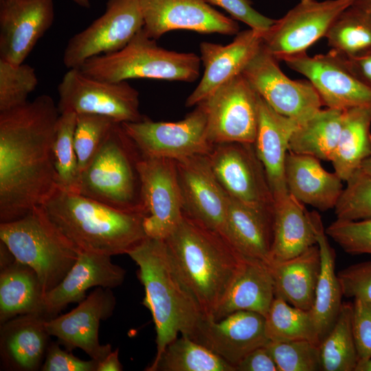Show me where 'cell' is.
Wrapping results in <instances>:
<instances>
[{
  "instance_id": "9f6ffc18",
  "label": "cell",
  "mask_w": 371,
  "mask_h": 371,
  "mask_svg": "<svg viewBox=\"0 0 371 371\" xmlns=\"http://www.w3.org/2000/svg\"><path fill=\"white\" fill-rule=\"evenodd\" d=\"M78 5L84 8H89L91 7V0H72Z\"/></svg>"
},
{
  "instance_id": "816d5d0a",
  "label": "cell",
  "mask_w": 371,
  "mask_h": 371,
  "mask_svg": "<svg viewBox=\"0 0 371 371\" xmlns=\"http://www.w3.org/2000/svg\"><path fill=\"white\" fill-rule=\"evenodd\" d=\"M123 367L119 359V348L112 350L98 363L97 371H121Z\"/></svg>"
},
{
  "instance_id": "cb8c5ba5",
  "label": "cell",
  "mask_w": 371,
  "mask_h": 371,
  "mask_svg": "<svg viewBox=\"0 0 371 371\" xmlns=\"http://www.w3.org/2000/svg\"><path fill=\"white\" fill-rule=\"evenodd\" d=\"M41 313L16 316L0 325L1 368L12 371L41 370L50 342Z\"/></svg>"
},
{
  "instance_id": "5b68a950",
  "label": "cell",
  "mask_w": 371,
  "mask_h": 371,
  "mask_svg": "<svg viewBox=\"0 0 371 371\" xmlns=\"http://www.w3.org/2000/svg\"><path fill=\"white\" fill-rule=\"evenodd\" d=\"M0 241L16 260L36 272L44 295L64 278L80 252L41 205L21 218L1 223Z\"/></svg>"
},
{
  "instance_id": "2e32d148",
  "label": "cell",
  "mask_w": 371,
  "mask_h": 371,
  "mask_svg": "<svg viewBox=\"0 0 371 371\" xmlns=\"http://www.w3.org/2000/svg\"><path fill=\"white\" fill-rule=\"evenodd\" d=\"M281 60L311 82L327 108L344 111L371 107V88L335 52L330 50L314 56L305 52L284 57Z\"/></svg>"
},
{
  "instance_id": "836d02e7",
  "label": "cell",
  "mask_w": 371,
  "mask_h": 371,
  "mask_svg": "<svg viewBox=\"0 0 371 371\" xmlns=\"http://www.w3.org/2000/svg\"><path fill=\"white\" fill-rule=\"evenodd\" d=\"M343 110L321 109L299 124L289 142V151L331 161L338 143Z\"/></svg>"
},
{
  "instance_id": "7dc6e473",
  "label": "cell",
  "mask_w": 371,
  "mask_h": 371,
  "mask_svg": "<svg viewBox=\"0 0 371 371\" xmlns=\"http://www.w3.org/2000/svg\"><path fill=\"white\" fill-rule=\"evenodd\" d=\"M210 5L218 6L234 19L247 24L251 29L265 33L275 23L276 19L265 16L251 5L249 0H205Z\"/></svg>"
},
{
  "instance_id": "4316f807",
  "label": "cell",
  "mask_w": 371,
  "mask_h": 371,
  "mask_svg": "<svg viewBox=\"0 0 371 371\" xmlns=\"http://www.w3.org/2000/svg\"><path fill=\"white\" fill-rule=\"evenodd\" d=\"M274 298L270 265L244 257L213 319L219 320L240 311L255 312L265 317Z\"/></svg>"
},
{
  "instance_id": "52a82bcc",
  "label": "cell",
  "mask_w": 371,
  "mask_h": 371,
  "mask_svg": "<svg viewBox=\"0 0 371 371\" xmlns=\"http://www.w3.org/2000/svg\"><path fill=\"white\" fill-rule=\"evenodd\" d=\"M200 63L194 53L158 45L142 28L120 50L91 58L79 69L90 77L110 82L133 78L193 82L199 76Z\"/></svg>"
},
{
  "instance_id": "f1b7e54d",
  "label": "cell",
  "mask_w": 371,
  "mask_h": 371,
  "mask_svg": "<svg viewBox=\"0 0 371 371\" xmlns=\"http://www.w3.org/2000/svg\"><path fill=\"white\" fill-rule=\"evenodd\" d=\"M272 228L269 263L295 257L317 244L310 212L289 193L275 201Z\"/></svg>"
},
{
  "instance_id": "74e56055",
  "label": "cell",
  "mask_w": 371,
  "mask_h": 371,
  "mask_svg": "<svg viewBox=\"0 0 371 371\" xmlns=\"http://www.w3.org/2000/svg\"><path fill=\"white\" fill-rule=\"evenodd\" d=\"M265 317L270 341L305 340L319 345L320 339L310 311L295 307L275 297Z\"/></svg>"
},
{
  "instance_id": "d4e9b609",
  "label": "cell",
  "mask_w": 371,
  "mask_h": 371,
  "mask_svg": "<svg viewBox=\"0 0 371 371\" xmlns=\"http://www.w3.org/2000/svg\"><path fill=\"white\" fill-rule=\"evenodd\" d=\"M298 126L295 120L275 111L258 95V127L254 145L275 201L289 194L284 164L291 137Z\"/></svg>"
},
{
  "instance_id": "f35d334b",
  "label": "cell",
  "mask_w": 371,
  "mask_h": 371,
  "mask_svg": "<svg viewBox=\"0 0 371 371\" xmlns=\"http://www.w3.org/2000/svg\"><path fill=\"white\" fill-rule=\"evenodd\" d=\"M77 114L60 113L52 145V156L58 188L78 193L80 170L74 146Z\"/></svg>"
},
{
  "instance_id": "bcb514c9",
  "label": "cell",
  "mask_w": 371,
  "mask_h": 371,
  "mask_svg": "<svg viewBox=\"0 0 371 371\" xmlns=\"http://www.w3.org/2000/svg\"><path fill=\"white\" fill-rule=\"evenodd\" d=\"M352 333L359 362L371 358V302L355 299L352 313ZM358 362V363H359Z\"/></svg>"
},
{
  "instance_id": "9c48e42d",
  "label": "cell",
  "mask_w": 371,
  "mask_h": 371,
  "mask_svg": "<svg viewBox=\"0 0 371 371\" xmlns=\"http://www.w3.org/2000/svg\"><path fill=\"white\" fill-rule=\"evenodd\" d=\"M177 122H153L146 117L121 123L139 154L174 160L207 155L213 148L207 138V113L203 102Z\"/></svg>"
},
{
  "instance_id": "5bb4252c",
  "label": "cell",
  "mask_w": 371,
  "mask_h": 371,
  "mask_svg": "<svg viewBox=\"0 0 371 371\" xmlns=\"http://www.w3.org/2000/svg\"><path fill=\"white\" fill-rule=\"evenodd\" d=\"M355 0H300L262 35V45L278 60L306 52Z\"/></svg>"
},
{
  "instance_id": "ab89813d",
  "label": "cell",
  "mask_w": 371,
  "mask_h": 371,
  "mask_svg": "<svg viewBox=\"0 0 371 371\" xmlns=\"http://www.w3.org/2000/svg\"><path fill=\"white\" fill-rule=\"evenodd\" d=\"M35 69L25 64H13L0 58V112L11 110L27 102L38 85Z\"/></svg>"
},
{
  "instance_id": "7bdbcfd3",
  "label": "cell",
  "mask_w": 371,
  "mask_h": 371,
  "mask_svg": "<svg viewBox=\"0 0 371 371\" xmlns=\"http://www.w3.org/2000/svg\"><path fill=\"white\" fill-rule=\"evenodd\" d=\"M346 183L334 208L337 218L347 221L371 218V175L357 171Z\"/></svg>"
},
{
  "instance_id": "277c9868",
  "label": "cell",
  "mask_w": 371,
  "mask_h": 371,
  "mask_svg": "<svg viewBox=\"0 0 371 371\" xmlns=\"http://www.w3.org/2000/svg\"><path fill=\"white\" fill-rule=\"evenodd\" d=\"M41 206L80 251L110 256L127 254L147 237L143 212L117 210L58 188Z\"/></svg>"
},
{
  "instance_id": "60d3db41",
  "label": "cell",
  "mask_w": 371,
  "mask_h": 371,
  "mask_svg": "<svg viewBox=\"0 0 371 371\" xmlns=\"http://www.w3.org/2000/svg\"><path fill=\"white\" fill-rule=\"evenodd\" d=\"M117 122L100 115L77 114L74 146L81 172L100 148L113 125Z\"/></svg>"
},
{
  "instance_id": "11a10c76",
  "label": "cell",
  "mask_w": 371,
  "mask_h": 371,
  "mask_svg": "<svg viewBox=\"0 0 371 371\" xmlns=\"http://www.w3.org/2000/svg\"><path fill=\"white\" fill-rule=\"evenodd\" d=\"M355 371H371V358L366 361H359Z\"/></svg>"
},
{
  "instance_id": "db71d44e",
  "label": "cell",
  "mask_w": 371,
  "mask_h": 371,
  "mask_svg": "<svg viewBox=\"0 0 371 371\" xmlns=\"http://www.w3.org/2000/svg\"><path fill=\"white\" fill-rule=\"evenodd\" d=\"M357 171L365 175H371V156L367 158L361 164L359 168Z\"/></svg>"
},
{
  "instance_id": "e0dca14e",
  "label": "cell",
  "mask_w": 371,
  "mask_h": 371,
  "mask_svg": "<svg viewBox=\"0 0 371 371\" xmlns=\"http://www.w3.org/2000/svg\"><path fill=\"white\" fill-rule=\"evenodd\" d=\"M115 304L111 289L96 287L71 311L47 320L46 329L67 350L80 348L99 363L112 351L110 344L100 343L99 326L113 315Z\"/></svg>"
},
{
  "instance_id": "f546056e",
  "label": "cell",
  "mask_w": 371,
  "mask_h": 371,
  "mask_svg": "<svg viewBox=\"0 0 371 371\" xmlns=\"http://www.w3.org/2000/svg\"><path fill=\"white\" fill-rule=\"evenodd\" d=\"M274 282L275 297L291 305L310 311L313 305L321 267L316 244L300 255L269 263Z\"/></svg>"
},
{
  "instance_id": "681fc988",
  "label": "cell",
  "mask_w": 371,
  "mask_h": 371,
  "mask_svg": "<svg viewBox=\"0 0 371 371\" xmlns=\"http://www.w3.org/2000/svg\"><path fill=\"white\" fill-rule=\"evenodd\" d=\"M236 371H278L267 346L256 348L236 366Z\"/></svg>"
},
{
  "instance_id": "7a4b0ae2",
  "label": "cell",
  "mask_w": 371,
  "mask_h": 371,
  "mask_svg": "<svg viewBox=\"0 0 371 371\" xmlns=\"http://www.w3.org/2000/svg\"><path fill=\"white\" fill-rule=\"evenodd\" d=\"M165 241L177 271L204 317L213 319L244 256L219 233L184 212Z\"/></svg>"
},
{
  "instance_id": "8992f818",
  "label": "cell",
  "mask_w": 371,
  "mask_h": 371,
  "mask_svg": "<svg viewBox=\"0 0 371 371\" xmlns=\"http://www.w3.org/2000/svg\"><path fill=\"white\" fill-rule=\"evenodd\" d=\"M139 155L121 123L115 122L81 172L78 193L117 210L146 214L136 164Z\"/></svg>"
},
{
  "instance_id": "f907efd6",
  "label": "cell",
  "mask_w": 371,
  "mask_h": 371,
  "mask_svg": "<svg viewBox=\"0 0 371 371\" xmlns=\"http://www.w3.org/2000/svg\"><path fill=\"white\" fill-rule=\"evenodd\" d=\"M340 56L347 67L371 88V52L355 56Z\"/></svg>"
},
{
  "instance_id": "ba28073f",
  "label": "cell",
  "mask_w": 371,
  "mask_h": 371,
  "mask_svg": "<svg viewBox=\"0 0 371 371\" xmlns=\"http://www.w3.org/2000/svg\"><path fill=\"white\" fill-rule=\"evenodd\" d=\"M60 113L104 115L120 123L142 120L138 91L127 81L110 82L69 69L58 85Z\"/></svg>"
},
{
  "instance_id": "1f68e13d",
  "label": "cell",
  "mask_w": 371,
  "mask_h": 371,
  "mask_svg": "<svg viewBox=\"0 0 371 371\" xmlns=\"http://www.w3.org/2000/svg\"><path fill=\"white\" fill-rule=\"evenodd\" d=\"M43 291L36 272L14 259L1 267L0 324L16 316L43 313Z\"/></svg>"
},
{
  "instance_id": "603a6c76",
  "label": "cell",
  "mask_w": 371,
  "mask_h": 371,
  "mask_svg": "<svg viewBox=\"0 0 371 371\" xmlns=\"http://www.w3.org/2000/svg\"><path fill=\"white\" fill-rule=\"evenodd\" d=\"M263 33L252 29L239 32L228 45L210 42L200 44L203 75L188 97L186 106L201 103L216 89L241 74L262 45Z\"/></svg>"
},
{
  "instance_id": "83f0119b",
  "label": "cell",
  "mask_w": 371,
  "mask_h": 371,
  "mask_svg": "<svg viewBox=\"0 0 371 371\" xmlns=\"http://www.w3.org/2000/svg\"><path fill=\"white\" fill-rule=\"evenodd\" d=\"M273 212L258 209L229 196L223 236L243 256L269 263Z\"/></svg>"
},
{
  "instance_id": "484cf974",
  "label": "cell",
  "mask_w": 371,
  "mask_h": 371,
  "mask_svg": "<svg viewBox=\"0 0 371 371\" xmlns=\"http://www.w3.org/2000/svg\"><path fill=\"white\" fill-rule=\"evenodd\" d=\"M284 177L289 193L320 211L334 209L342 194V179L326 170L315 157L288 152Z\"/></svg>"
},
{
  "instance_id": "d6a6232c",
  "label": "cell",
  "mask_w": 371,
  "mask_h": 371,
  "mask_svg": "<svg viewBox=\"0 0 371 371\" xmlns=\"http://www.w3.org/2000/svg\"><path fill=\"white\" fill-rule=\"evenodd\" d=\"M371 156V107L344 110L337 148L331 159L335 172L347 181Z\"/></svg>"
},
{
  "instance_id": "3957f363",
  "label": "cell",
  "mask_w": 371,
  "mask_h": 371,
  "mask_svg": "<svg viewBox=\"0 0 371 371\" xmlns=\"http://www.w3.org/2000/svg\"><path fill=\"white\" fill-rule=\"evenodd\" d=\"M127 255L138 266L145 292L142 304L155 324L156 360L179 334L190 337L204 315L177 271L165 240L146 237Z\"/></svg>"
},
{
  "instance_id": "4dcf8cb0",
  "label": "cell",
  "mask_w": 371,
  "mask_h": 371,
  "mask_svg": "<svg viewBox=\"0 0 371 371\" xmlns=\"http://www.w3.org/2000/svg\"><path fill=\"white\" fill-rule=\"evenodd\" d=\"M310 213L321 258L314 303L310 311L321 342L336 321L342 304L343 293L335 273V251L328 242L320 215L316 211Z\"/></svg>"
},
{
  "instance_id": "ffe728a7",
  "label": "cell",
  "mask_w": 371,
  "mask_h": 371,
  "mask_svg": "<svg viewBox=\"0 0 371 371\" xmlns=\"http://www.w3.org/2000/svg\"><path fill=\"white\" fill-rule=\"evenodd\" d=\"M54 19V0H0V58L23 63Z\"/></svg>"
},
{
  "instance_id": "d6986e66",
  "label": "cell",
  "mask_w": 371,
  "mask_h": 371,
  "mask_svg": "<svg viewBox=\"0 0 371 371\" xmlns=\"http://www.w3.org/2000/svg\"><path fill=\"white\" fill-rule=\"evenodd\" d=\"M183 212L223 236L229 195L212 168L207 155L175 160Z\"/></svg>"
},
{
  "instance_id": "9a60e30c",
  "label": "cell",
  "mask_w": 371,
  "mask_h": 371,
  "mask_svg": "<svg viewBox=\"0 0 371 371\" xmlns=\"http://www.w3.org/2000/svg\"><path fill=\"white\" fill-rule=\"evenodd\" d=\"M207 156L229 196L258 209L273 211L275 200L254 144H214Z\"/></svg>"
},
{
  "instance_id": "6da1fadb",
  "label": "cell",
  "mask_w": 371,
  "mask_h": 371,
  "mask_svg": "<svg viewBox=\"0 0 371 371\" xmlns=\"http://www.w3.org/2000/svg\"><path fill=\"white\" fill-rule=\"evenodd\" d=\"M60 115L49 95L0 112V221L42 205L58 188L52 145Z\"/></svg>"
},
{
  "instance_id": "f6af8a7d",
  "label": "cell",
  "mask_w": 371,
  "mask_h": 371,
  "mask_svg": "<svg viewBox=\"0 0 371 371\" xmlns=\"http://www.w3.org/2000/svg\"><path fill=\"white\" fill-rule=\"evenodd\" d=\"M337 276L343 296L371 302V261L350 265Z\"/></svg>"
},
{
  "instance_id": "e575fe53",
  "label": "cell",
  "mask_w": 371,
  "mask_h": 371,
  "mask_svg": "<svg viewBox=\"0 0 371 371\" xmlns=\"http://www.w3.org/2000/svg\"><path fill=\"white\" fill-rule=\"evenodd\" d=\"M147 371H236L216 353L187 335L171 341Z\"/></svg>"
},
{
  "instance_id": "8fae6325",
  "label": "cell",
  "mask_w": 371,
  "mask_h": 371,
  "mask_svg": "<svg viewBox=\"0 0 371 371\" xmlns=\"http://www.w3.org/2000/svg\"><path fill=\"white\" fill-rule=\"evenodd\" d=\"M137 169L146 212L147 237L165 240L183 216V204L175 160L139 155Z\"/></svg>"
},
{
  "instance_id": "b9f144b4",
  "label": "cell",
  "mask_w": 371,
  "mask_h": 371,
  "mask_svg": "<svg viewBox=\"0 0 371 371\" xmlns=\"http://www.w3.org/2000/svg\"><path fill=\"white\" fill-rule=\"evenodd\" d=\"M278 371L321 370L319 346L305 340L269 341L267 345Z\"/></svg>"
},
{
  "instance_id": "44dd1931",
  "label": "cell",
  "mask_w": 371,
  "mask_h": 371,
  "mask_svg": "<svg viewBox=\"0 0 371 371\" xmlns=\"http://www.w3.org/2000/svg\"><path fill=\"white\" fill-rule=\"evenodd\" d=\"M190 338L235 368L249 352L270 341L265 331V317L247 311L232 313L219 320L204 317Z\"/></svg>"
},
{
  "instance_id": "f5cc1de1",
  "label": "cell",
  "mask_w": 371,
  "mask_h": 371,
  "mask_svg": "<svg viewBox=\"0 0 371 371\" xmlns=\"http://www.w3.org/2000/svg\"><path fill=\"white\" fill-rule=\"evenodd\" d=\"M352 5L371 14V0H355Z\"/></svg>"
},
{
  "instance_id": "7402d4cb",
  "label": "cell",
  "mask_w": 371,
  "mask_h": 371,
  "mask_svg": "<svg viewBox=\"0 0 371 371\" xmlns=\"http://www.w3.org/2000/svg\"><path fill=\"white\" fill-rule=\"evenodd\" d=\"M111 256L80 251L78 258L64 278L44 295L43 313L49 319L72 303L86 298L92 287L113 289L124 281L126 271L111 261Z\"/></svg>"
},
{
  "instance_id": "ee69618b",
  "label": "cell",
  "mask_w": 371,
  "mask_h": 371,
  "mask_svg": "<svg viewBox=\"0 0 371 371\" xmlns=\"http://www.w3.org/2000/svg\"><path fill=\"white\" fill-rule=\"evenodd\" d=\"M328 236L352 255H371V218L336 219L325 229Z\"/></svg>"
},
{
  "instance_id": "8d00e7d4",
  "label": "cell",
  "mask_w": 371,
  "mask_h": 371,
  "mask_svg": "<svg viewBox=\"0 0 371 371\" xmlns=\"http://www.w3.org/2000/svg\"><path fill=\"white\" fill-rule=\"evenodd\" d=\"M325 37L330 50L344 56L371 52V14L352 5L337 17Z\"/></svg>"
},
{
  "instance_id": "ac0fdd59",
  "label": "cell",
  "mask_w": 371,
  "mask_h": 371,
  "mask_svg": "<svg viewBox=\"0 0 371 371\" xmlns=\"http://www.w3.org/2000/svg\"><path fill=\"white\" fill-rule=\"evenodd\" d=\"M144 19L143 29L157 40L172 30L202 34L236 35L238 23L213 8L205 0H138Z\"/></svg>"
},
{
  "instance_id": "4fadbf2b",
  "label": "cell",
  "mask_w": 371,
  "mask_h": 371,
  "mask_svg": "<svg viewBox=\"0 0 371 371\" xmlns=\"http://www.w3.org/2000/svg\"><path fill=\"white\" fill-rule=\"evenodd\" d=\"M203 102L207 138L212 144H254L258 95L242 74L219 87Z\"/></svg>"
},
{
  "instance_id": "30bf717a",
  "label": "cell",
  "mask_w": 371,
  "mask_h": 371,
  "mask_svg": "<svg viewBox=\"0 0 371 371\" xmlns=\"http://www.w3.org/2000/svg\"><path fill=\"white\" fill-rule=\"evenodd\" d=\"M143 27L138 0H107L104 13L69 39L63 64L68 69L80 68L91 58L119 51Z\"/></svg>"
},
{
  "instance_id": "d590c367",
  "label": "cell",
  "mask_w": 371,
  "mask_h": 371,
  "mask_svg": "<svg viewBox=\"0 0 371 371\" xmlns=\"http://www.w3.org/2000/svg\"><path fill=\"white\" fill-rule=\"evenodd\" d=\"M352 303L342 302L336 321L319 345L321 370L355 371L359 358L352 326Z\"/></svg>"
},
{
  "instance_id": "c3c4849f",
  "label": "cell",
  "mask_w": 371,
  "mask_h": 371,
  "mask_svg": "<svg viewBox=\"0 0 371 371\" xmlns=\"http://www.w3.org/2000/svg\"><path fill=\"white\" fill-rule=\"evenodd\" d=\"M60 344L51 341L41 368L42 371H97L98 362L94 359L82 360L71 352L64 350Z\"/></svg>"
},
{
  "instance_id": "7c38bea8",
  "label": "cell",
  "mask_w": 371,
  "mask_h": 371,
  "mask_svg": "<svg viewBox=\"0 0 371 371\" xmlns=\"http://www.w3.org/2000/svg\"><path fill=\"white\" fill-rule=\"evenodd\" d=\"M262 45L242 74L277 113L302 124L324 106L310 81L289 78Z\"/></svg>"
}]
</instances>
